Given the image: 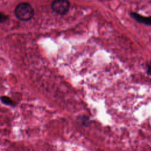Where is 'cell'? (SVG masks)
Masks as SVG:
<instances>
[{
	"label": "cell",
	"instance_id": "obj_2",
	"mask_svg": "<svg viewBox=\"0 0 151 151\" xmlns=\"http://www.w3.org/2000/svg\"><path fill=\"white\" fill-rule=\"evenodd\" d=\"M70 4L68 0H54L51 3V9L58 14L64 15L69 11Z\"/></svg>",
	"mask_w": 151,
	"mask_h": 151
},
{
	"label": "cell",
	"instance_id": "obj_4",
	"mask_svg": "<svg viewBox=\"0 0 151 151\" xmlns=\"http://www.w3.org/2000/svg\"><path fill=\"white\" fill-rule=\"evenodd\" d=\"M77 121L81 126H87L90 123V117L86 115H81L77 117Z\"/></svg>",
	"mask_w": 151,
	"mask_h": 151
},
{
	"label": "cell",
	"instance_id": "obj_5",
	"mask_svg": "<svg viewBox=\"0 0 151 151\" xmlns=\"http://www.w3.org/2000/svg\"><path fill=\"white\" fill-rule=\"evenodd\" d=\"M1 102L7 106H15V103L14 101L9 97L6 96H2L1 97Z\"/></svg>",
	"mask_w": 151,
	"mask_h": 151
},
{
	"label": "cell",
	"instance_id": "obj_7",
	"mask_svg": "<svg viewBox=\"0 0 151 151\" xmlns=\"http://www.w3.org/2000/svg\"><path fill=\"white\" fill-rule=\"evenodd\" d=\"M147 72L148 73V74H149L150 76H151V63L149 64V65H147Z\"/></svg>",
	"mask_w": 151,
	"mask_h": 151
},
{
	"label": "cell",
	"instance_id": "obj_6",
	"mask_svg": "<svg viewBox=\"0 0 151 151\" xmlns=\"http://www.w3.org/2000/svg\"><path fill=\"white\" fill-rule=\"evenodd\" d=\"M8 17L6 16L5 15L3 14H1V17H0V20H1V22L2 23L5 21H6L7 19H8Z\"/></svg>",
	"mask_w": 151,
	"mask_h": 151
},
{
	"label": "cell",
	"instance_id": "obj_3",
	"mask_svg": "<svg viewBox=\"0 0 151 151\" xmlns=\"http://www.w3.org/2000/svg\"><path fill=\"white\" fill-rule=\"evenodd\" d=\"M130 15L137 22L151 26V17H143L134 12H132Z\"/></svg>",
	"mask_w": 151,
	"mask_h": 151
},
{
	"label": "cell",
	"instance_id": "obj_1",
	"mask_svg": "<svg viewBox=\"0 0 151 151\" xmlns=\"http://www.w3.org/2000/svg\"><path fill=\"white\" fill-rule=\"evenodd\" d=\"M14 14L18 19L22 21H28L34 17V11L29 3L21 2L15 7Z\"/></svg>",
	"mask_w": 151,
	"mask_h": 151
}]
</instances>
